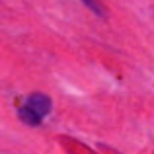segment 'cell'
Returning <instances> with one entry per match:
<instances>
[{
  "instance_id": "6da1fadb",
  "label": "cell",
  "mask_w": 154,
  "mask_h": 154,
  "mask_svg": "<svg viewBox=\"0 0 154 154\" xmlns=\"http://www.w3.org/2000/svg\"><path fill=\"white\" fill-rule=\"evenodd\" d=\"M51 105H53V102H51L49 96H45V94H31L29 98L26 100V103L20 107L18 115H20V119H22L26 125L37 127V125H41V121L51 113Z\"/></svg>"
},
{
  "instance_id": "7a4b0ae2",
  "label": "cell",
  "mask_w": 154,
  "mask_h": 154,
  "mask_svg": "<svg viewBox=\"0 0 154 154\" xmlns=\"http://www.w3.org/2000/svg\"><path fill=\"white\" fill-rule=\"evenodd\" d=\"M80 2L84 4L86 8H90L94 14H98V16H103V8H102V4L98 2V0H80Z\"/></svg>"
}]
</instances>
